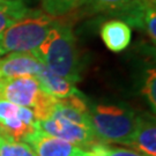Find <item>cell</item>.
Returning a JSON list of instances; mask_svg holds the SVG:
<instances>
[{
    "label": "cell",
    "mask_w": 156,
    "mask_h": 156,
    "mask_svg": "<svg viewBox=\"0 0 156 156\" xmlns=\"http://www.w3.org/2000/svg\"><path fill=\"white\" fill-rule=\"evenodd\" d=\"M109 146L103 142H98L95 145L90 146L89 148L84 149L81 156H108L109 153Z\"/></svg>",
    "instance_id": "obj_18"
},
{
    "label": "cell",
    "mask_w": 156,
    "mask_h": 156,
    "mask_svg": "<svg viewBox=\"0 0 156 156\" xmlns=\"http://www.w3.org/2000/svg\"><path fill=\"white\" fill-rule=\"evenodd\" d=\"M39 94V84L36 78L31 75L0 80V100L33 109Z\"/></svg>",
    "instance_id": "obj_6"
},
{
    "label": "cell",
    "mask_w": 156,
    "mask_h": 156,
    "mask_svg": "<svg viewBox=\"0 0 156 156\" xmlns=\"http://www.w3.org/2000/svg\"><path fill=\"white\" fill-rule=\"evenodd\" d=\"M37 124L43 132L71 142L83 151L90 146L101 142L91 128L83 127L58 116H51L46 120L37 122Z\"/></svg>",
    "instance_id": "obj_5"
},
{
    "label": "cell",
    "mask_w": 156,
    "mask_h": 156,
    "mask_svg": "<svg viewBox=\"0 0 156 156\" xmlns=\"http://www.w3.org/2000/svg\"><path fill=\"white\" fill-rule=\"evenodd\" d=\"M35 78L38 82L39 88L46 94L53 96L57 100L67 98L79 93V90L75 88L73 82L53 73L45 65L42 67V69Z\"/></svg>",
    "instance_id": "obj_10"
},
{
    "label": "cell",
    "mask_w": 156,
    "mask_h": 156,
    "mask_svg": "<svg viewBox=\"0 0 156 156\" xmlns=\"http://www.w3.org/2000/svg\"><path fill=\"white\" fill-rule=\"evenodd\" d=\"M44 64L33 52H11L0 57V80L31 75L36 76Z\"/></svg>",
    "instance_id": "obj_8"
},
{
    "label": "cell",
    "mask_w": 156,
    "mask_h": 156,
    "mask_svg": "<svg viewBox=\"0 0 156 156\" xmlns=\"http://www.w3.org/2000/svg\"><path fill=\"white\" fill-rule=\"evenodd\" d=\"M86 0H42L43 11L53 17L66 15L84 5Z\"/></svg>",
    "instance_id": "obj_14"
},
{
    "label": "cell",
    "mask_w": 156,
    "mask_h": 156,
    "mask_svg": "<svg viewBox=\"0 0 156 156\" xmlns=\"http://www.w3.org/2000/svg\"><path fill=\"white\" fill-rule=\"evenodd\" d=\"M28 11L22 0H0V35Z\"/></svg>",
    "instance_id": "obj_12"
},
{
    "label": "cell",
    "mask_w": 156,
    "mask_h": 156,
    "mask_svg": "<svg viewBox=\"0 0 156 156\" xmlns=\"http://www.w3.org/2000/svg\"><path fill=\"white\" fill-rule=\"evenodd\" d=\"M36 156H81L83 149L65 140L43 132L39 127L26 138Z\"/></svg>",
    "instance_id": "obj_7"
},
{
    "label": "cell",
    "mask_w": 156,
    "mask_h": 156,
    "mask_svg": "<svg viewBox=\"0 0 156 156\" xmlns=\"http://www.w3.org/2000/svg\"><path fill=\"white\" fill-rule=\"evenodd\" d=\"M90 125L103 144L128 146L136 125V115L127 106L98 104L89 109Z\"/></svg>",
    "instance_id": "obj_3"
},
{
    "label": "cell",
    "mask_w": 156,
    "mask_h": 156,
    "mask_svg": "<svg viewBox=\"0 0 156 156\" xmlns=\"http://www.w3.org/2000/svg\"><path fill=\"white\" fill-rule=\"evenodd\" d=\"M0 156H36V154L27 142L16 141L0 131Z\"/></svg>",
    "instance_id": "obj_13"
},
{
    "label": "cell",
    "mask_w": 156,
    "mask_h": 156,
    "mask_svg": "<svg viewBox=\"0 0 156 156\" xmlns=\"http://www.w3.org/2000/svg\"><path fill=\"white\" fill-rule=\"evenodd\" d=\"M101 37L105 46L112 52H122L131 43L132 31L127 23L120 20L106 21L101 27Z\"/></svg>",
    "instance_id": "obj_11"
},
{
    "label": "cell",
    "mask_w": 156,
    "mask_h": 156,
    "mask_svg": "<svg viewBox=\"0 0 156 156\" xmlns=\"http://www.w3.org/2000/svg\"><path fill=\"white\" fill-rule=\"evenodd\" d=\"M149 1H151V2H155V0H149Z\"/></svg>",
    "instance_id": "obj_20"
},
{
    "label": "cell",
    "mask_w": 156,
    "mask_h": 156,
    "mask_svg": "<svg viewBox=\"0 0 156 156\" xmlns=\"http://www.w3.org/2000/svg\"><path fill=\"white\" fill-rule=\"evenodd\" d=\"M108 156H145L139 151L127 149L124 147H110Z\"/></svg>",
    "instance_id": "obj_19"
},
{
    "label": "cell",
    "mask_w": 156,
    "mask_h": 156,
    "mask_svg": "<svg viewBox=\"0 0 156 156\" xmlns=\"http://www.w3.org/2000/svg\"><path fill=\"white\" fill-rule=\"evenodd\" d=\"M56 22L57 17L45 12L29 9L0 35V57L11 52H34Z\"/></svg>",
    "instance_id": "obj_2"
},
{
    "label": "cell",
    "mask_w": 156,
    "mask_h": 156,
    "mask_svg": "<svg viewBox=\"0 0 156 156\" xmlns=\"http://www.w3.org/2000/svg\"><path fill=\"white\" fill-rule=\"evenodd\" d=\"M38 127L31 109L0 100V131L12 139L23 141Z\"/></svg>",
    "instance_id": "obj_4"
},
{
    "label": "cell",
    "mask_w": 156,
    "mask_h": 156,
    "mask_svg": "<svg viewBox=\"0 0 156 156\" xmlns=\"http://www.w3.org/2000/svg\"><path fill=\"white\" fill-rule=\"evenodd\" d=\"M53 73L73 83L81 80V60L72 29L57 21L33 52Z\"/></svg>",
    "instance_id": "obj_1"
},
{
    "label": "cell",
    "mask_w": 156,
    "mask_h": 156,
    "mask_svg": "<svg viewBox=\"0 0 156 156\" xmlns=\"http://www.w3.org/2000/svg\"><path fill=\"white\" fill-rule=\"evenodd\" d=\"M128 147L145 156H156V124L154 116L149 113L136 116V125Z\"/></svg>",
    "instance_id": "obj_9"
},
{
    "label": "cell",
    "mask_w": 156,
    "mask_h": 156,
    "mask_svg": "<svg viewBox=\"0 0 156 156\" xmlns=\"http://www.w3.org/2000/svg\"><path fill=\"white\" fill-rule=\"evenodd\" d=\"M155 21H156V13H155V5L151 6L148 11L146 13L145 17V28L144 30L147 31L149 38L153 41V43L156 42V28H155Z\"/></svg>",
    "instance_id": "obj_17"
},
{
    "label": "cell",
    "mask_w": 156,
    "mask_h": 156,
    "mask_svg": "<svg viewBox=\"0 0 156 156\" xmlns=\"http://www.w3.org/2000/svg\"><path fill=\"white\" fill-rule=\"evenodd\" d=\"M156 72L155 69H149L147 72V78L145 81V86L142 88V94L146 96L147 101L149 102L151 106L153 108V111L155 112L156 109Z\"/></svg>",
    "instance_id": "obj_16"
},
{
    "label": "cell",
    "mask_w": 156,
    "mask_h": 156,
    "mask_svg": "<svg viewBox=\"0 0 156 156\" xmlns=\"http://www.w3.org/2000/svg\"><path fill=\"white\" fill-rule=\"evenodd\" d=\"M132 1L133 0H86L84 5H88L95 12H117Z\"/></svg>",
    "instance_id": "obj_15"
}]
</instances>
